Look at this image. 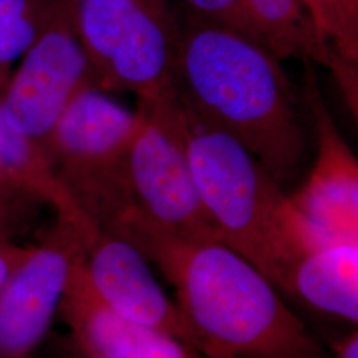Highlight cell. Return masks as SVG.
I'll return each instance as SVG.
<instances>
[{"mask_svg": "<svg viewBox=\"0 0 358 358\" xmlns=\"http://www.w3.org/2000/svg\"><path fill=\"white\" fill-rule=\"evenodd\" d=\"M288 294L357 325L358 244H332L303 257L291 273Z\"/></svg>", "mask_w": 358, "mask_h": 358, "instance_id": "13", "label": "cell"}, {"mask_svg": "<svg viewBox=\"0 0 358 358\" xmlns=\"http://www.w3.org/2000/svg\"><path fill=\"white\" fill-rule=\"evenodd\" d=\"M38 203L44 202L0 155V235L13 242Z\"/></svg>", "mask_w": 358, "mask_h": 358, "instance_id": "17", "label": "cell"}, {"mask_svg": "<svg viewBox=\"0 0 358 358\" xmlns=\"http://www.w3.org/2000/svg\"><path fill=\"white\" fill-rule=\"evenodd\" d=\"M187 121L192 174L220 242L288 294L296 264L338 243L297 211L280 183L239 142Z\"/></svg>", "mask_w": 358, "mask_h": 358, "instance_id": "3", "label": "cell"}, {"mask_svg": "<svg viewBox=\"0 0 358 358\" xmlns=\"http://www.w3.org/2000/svg\"><path fill=\"white\" fill-rule=\"evenodd\" d=\"M182 3L186 13L220 26L229 27L264 45L244 10L242 0H182Z\"/></svg>", "mask_w": 358, "mask_h": 358, "instance_id": "18", "label": "cell"}, {"mask_svg": "<svg viewBox=\"0 0 358 358\" xmlns=\"http://www.w3.org/2000/svg\"><path fill=\"white\" fill-rule=\"evenodd\" d=\"M32 247L19 245L15 242H0V289L13 272L20 267L32 252Z\"/></svg>", "mask_w": 358, "mask_h": 358, "instance_id": "19", "label": "cell"}, {"mask_svg": "<svg viewBox=\"0 0 358 358\" xmlns=\"http://www.w3.org/2000/svg\"><path fill=\"white\" fill-rule=\"evenodd\" d=\"M304 4L321 44L358 68V20L350 16L345 0H304Z\"/></svg>", "mask_w": 358, "mask_h": 358, "instance_id": "16", "label": "cell"}, {"mask_svg": "<svg viewBox=\"0 0 358 358\" xmlns=\"http://www.w3.org/2000/svg\"><path fill=\"white\" fill-rule=\"evenodd\" d=\"M0 242H7V239H4V238L0 235ZM8 242H11V241H8Z\"/></svg>", "mask_w": 358, "mask_h": 358, "instance_id": "22", "label": "cell"}, {"mask_svg": "<svg viewBox=\"0 0 358 358\" xmlns=\"http://www.w3.org/2000/svg\"><path fill=\"white\" fill-rule=\"evenodd\" d=\"M176 92L186 115L239 142L279 183L294 179L304 136L294 84L255 40L183 11Z\"/></svg>", "mask_w": 358, "mask_h": 358, "instance_id": "1", "label": "cell"}, {"mask_svg": "<svg viewBox=\"0 0 358 358\" xmlns=\"http://www.w3.org/2000/svg\"><path fill=\"white\" fill-rule=\"evenodd\" d=\"M337 358H358V334L357 331L350 333L345 340L338 343L336 346Z\"/></svg>", "mask_w": 358, "mask_h": 358, "instance_id": "20", "label": "cell"}, {"mask_svg": "<svg viewBox=\"0 0 358 358\" xmlns=\"http://www.w3.org/2000/svg\"><path fill=\"white\" fill-rule=\"evenodd\" d=\"M85 271L103 304L125 320L166 333L196 350L177 306L149 268V260L124 239L97 230L90 236Z\"/></svg>", "mask_w": 358, "mask_h": 358, "instance_id": "11", "label": "cell"}, {"mask_svg": "<svg viewBox=\"0 0 358 358\" xmlns=\"http://www.w3.org/2000/svg\"><path fill=\"white\" fill-rule=\"evenodd\" d=\"M303 80L316 128L317 157L306 183L289 199L334 243L358 244L357 158L322 99L315 63L304 62Z\"/></svg>", "mask_w": 358, "mask_h": 358, "instance_id": "9", "label": "cell"}, {"mask_svg": "<svg viewBox=\"0 0 358 358\" xmlns=\"http://www.w3.org/2000/svg\"><path fill=\"white\" fill-rule=\"evenodd\" d=\"M75 26L97 90L138 103L177 94L179 17L169 0H75Z\"/></svg>", "mask_w": 358, "mask_h": 358, "instance_id": "5", "label": "cell"}, {"mask_svg": "<svg viewBox=\"0 0 358 358\" xmlns=\"http://www.w3.org/2000/svg\"><path fill=\"white\" fill-rule=\"evenodd\" d=\"M85 256L73 266L57 312L69 331L65 358H201L189 344L106 307L88 280Z\"/></svg>", "mask_w": 358, "mask_h": 358, "instance_id": "10", "label": "cell"}, {"mask_svg": "<svg viewBox=\"0 0 358 358\" xmlns=\"http://www.w3.org/2000/svg\"><path fill=\"white\" fill-rule=\"evenodd\" d=\"M96 227L85 217L56 214L44 239L34 245L0 289V358H32L51 329L77 260Z\"/></svg>", "mask_w": 358, "mask_h": 358, "instance_id": "8", "label": "cell"}, {"mask_svg": "<svg viewBox=\"0 0 358 358\" xmlns=\"http://www.w3.org/2000/svg\"><path fill=\"white\" fill-rule=\"evenodd\" d=\"M88 87L94 85L77 36L75 0H62L0 94L1 113L17 136L45 157L60 118Z\"/></svg>", "mask_w": 358, "mask_h": 358, "instance_id": "7", "label": "cell"}, {"mask_svg": "<svg viewBox=\"0 0 358 358\" xmlns=\"http://www.w3.org/2000/svg\"><path fill=\"white\" fill-rule=\"evenodd\" d=\"M264 45L279 60L294 57L328 68L338 81L350 109L357 113V68L321 44L304 0H242Z\"/></svg>", "mask_w": 358, "mask_h": 358, "instance_id": "12", "label": "cell"}, {"mask_svg": "<svg viewBox=\"0 0 358 358\" xmlns=\"http://www.w3.org/2000/svg\"><path fill=\"white\" fill-rule=\"evenodd\" d=\"M62 0H0V94Z\"/></svg>", "mask_w": 358, "mask_h": 358, "instance_id": "14", "label": "cell"}, {"mask_svg": "<svg viewBox=\"0 0 358 358\" xmlns=\"http://www.w3.org/2000/svg\"><path fill=\"white\" fill-rule=\"evenodd\" d=\"M0 155L44 203L55 208L56 214H64L68 217H84L53 177L45 157L36 148H34L20 136H17L6 124L1 108Z\"/></svg>", "mask_w": 358, "mask_h": 358, "instance_id": "15", "label": "cell"}, {"mask_svg": "<svg viewBox=\"0 0 358 358\" xmlns=\"http://www.w3.org/2000/svg\"><path fill=\"white\" fill-rule=\"evenodd\" d=\"M143 125L128 159V210L109 235L143 227L192 242H220L202 203L189 155V121L171 96L138 103Z\"/></svg>", "mask_w": 358, "mask_h": 358, "instance_id": "6", "label": "cell"}, {"mask_svg": "<svg viewBox=\"0 0 358 358\" xmlns=\"http://www.w3.org/2000/svg\"><path fill=\"white\" fill-rule=\"evenodd\" d=\"M124 239L177 296L196 350L208 358H321L320 348L268 279L222 242H192L131 227Z\"/></svg>", "mask_w": 358, "mask_h": 358, "instance_id": "2", "label": "cell"}, {"mask_svg": "<svg viewBox=\"0 0 358 358\" xmlns=\"http://www.w3.org/2000/svg\"><path fill=\"white\" fill-rule=\"evenodd\" d=\"M143 125L96 87L83 90L52 134L45 159L77 210L101 232L112 234L128 210V159Z\"/></svg>", "mask_w": 358, "mask_h": 358, "instance_id": "4", "label": "cell"}, {"mask_svg": "<svg viewBox=\"0 0 358 358\" xmlns=\"http://www.w3.org/2000/svg\"><path fill=\"white\" fill-rule=\"evenodd\" d=\"M345 3L350 16L358 20V0H345Z\"/></svg>", "mask_w": 358, "mask_h": 358, "instance_id": "21", "label": "cell"}]
</instances>
